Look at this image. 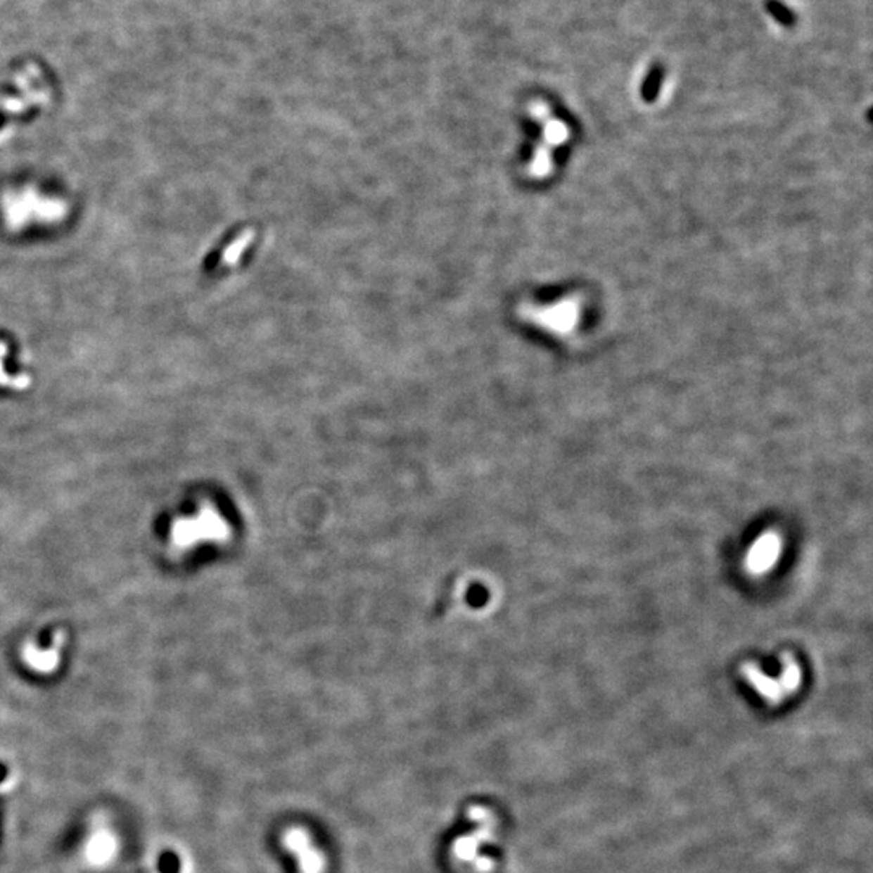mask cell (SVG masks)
Masks as SVG:
<instances>
[{
  "label": "cell",
  "mask_w": 873,
  "mask_h": 873,
  "mask_svg": "<svg viewBox=\"0 0 873 873\" xmlns=\"http://www.w3.org/2000/svg\"><path fill=\"white\" fill-rule=\"evenodd\" d=\"M784 671L778 680L763 675L762 671L752 663L741 666V673L746 677V681L749 682L753 689L757 691L758 696L768 705H772V707L783 703L786 699L793 696L801 686L802 676L799 665H797L794 658L789 657V655H784Z\"/></svg>",
  "instance_id": "cell-1"
},
{
  "label": "cell",
  "mask_w": 873,
  "mask_h": 873,
  "mask_svg": "<svg viewBox=\"0 0 873 873\" xmlns=\"http://www.w3.org/2000/svg\"><path fill=\"white\" fill-rule=\"evenodd\" d=\"M765 7H767V12L772 15L778 23H782L783 26L794 25V21H796L794 15L791 13L782 2H778V0H767Z\"/></svg>",
  "instance_id": "cell-4"
},
{
  "label": "cell",
  "mask_w": 873,
  "mask_h": 873,
  "mask_svg": "<svg viewBox=\"0 0 873 873\" xmlns=\"http://www.w3.org/2000/svg\"><path fill=\"white\" fill-rule=\"evenodd\" d=\"M782 540L778 534L765 533L758 540L753 542L749 553H747L746 565L752 574H763L772 569L779 556Z\"/></svg>",
  "instance_id": "cell-2"
},
{
  "label": "cell",
  "mask_w": 873,
  "mask_h": 873,
  "mask_svg": "<svg viewBox=\"0 0 873 873\" xmlns=\"http://www.w3.org/2000/svg\"><path fill=\"white\" fill-rule=\"evenodd\" d=\"M283 843L286 849L293 850V853L298 855L302 873H322V855L319 850L314 849L311 839H309L305 831H301V829H290V831L285 834Z\"/></svg>",
  "instance_id": "cell-3"
}]
</instances>
